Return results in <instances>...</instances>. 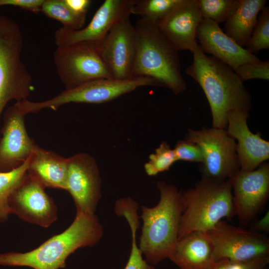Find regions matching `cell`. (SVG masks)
Returning <instances> with one entry per match:
<instances>
[{
	"mask_svg": "<svg viewBox=\"0 0 269 269\" xmlns=\"http://www.w3.org/2000/svg\"><path fill=\"white\" fill-rule=\"evenodd\" d=\"M71 11L78 17L86 20L88 8L92 2L90 0H63Z\"/></svg>",
	"mask_w": 269,
	"mask_h": 269,
	"instance_id": "836d02e7",
	"label": "cell"
},
{
	"mask_svg": "<svg viewBox=\"0 0 269 269\" xmlns=\"http://www.w3.org/2000/svg\"><path fill=\"white\" fill-rule=\"evenodd\" d=\"M156 185L160 192L158 203L153 207L141 206L142 226L138 245L145 261L153 266L168 259L178 241L183 211L181 192L163 181Z\"/></svg>",
	"mask_w": 269,
	"mask_h": 269,
	"instance_id": "277c9868",
	"label": "cell"
},
{
	"mask_svg": "<svg viewBox=\"0 0 269 269\" xmlns=\"http://www.w3.org/2000/svg\"><path fill=\"white\" fill-rule=\"evenodd\" d=\"M44 0H0V6L11 5L29 11L38 13L41 11Z\"/></svg>",
	"mask_w": 269,
	"mask_h": 269,
	"instance_id": "d6a6232c",
	"label": "cell"
},
{
	"mask_svg": "<svg viewBox=\"0 0 269 269\" xmlns=\"http://www.w3.org/2000/svg\"><path fill=\"white\" fill-rule=\"evenodd\" d=\"M236 215L242 227L247 226L266 204L269 195V164L252 171L240 170L230 180Z\"/></svg>",
	"mask_w": 269,
	"mask_h": 269,
	"instance_id": "8fae6325",
	"label": "cell"
},
{
	"mask_svg": "<svg viewBox=\"0 0 269 269\" xmlns=\"http://www.w3.org/2000/svg\"><path fill=\"white\" fill-rule=\"evenodd\" d=\"M269 264V256L247 262H236L227 259L217 261L213 269H265Z\"/></svg>",
	"mask_w": 269,
	"mask_h": 269,
	"instance_id": "4dcf8cb0",
	"label": "cell"
},
{
	"mask_svg": "<svg viewBox=\"0 0 269 269\" xmlns=\"http://www.w3.org/2000/svg\"><path fill=\"white\" fill-rule=\"evenodd\" d=\"M142 86L161 87L156 81L148 77L133 76L125 79L103 78L71 89L64 90L53 98L45 101L32 102L26 99L17 102L16 106L26 115L44 109L56 110L61 106L71 103L102 104Z\"/></svg>",
	"mask_w": 269,
	"mask_h": 269,
	"instance_id": "52a82bcc",
	"label": "cell"
},
{
	"mask_svg": "<svg viewBox=\"0 0 269 269\" xmlns=\"http://www.w3.org/2000/svg\"><path fill=\"white\" fill-rule=\"evenodd\" d=\"M183 211L178 240L194 232H205L236 215L229 180L216 181L202 177L193 187L181 192Z\"/></svg>",
	"mask_w": 269,
	"mask_h": 269,
	"instance_id": "5b68a950",
	"label": "cell"
},
{
	"mask_svg": "<svg viewBox=\"0 0 269 269\" xmlns=\"http://www.w3.org/2000/svg\"><path fill=\"white\" fill-rule=\"evenodd\" d=\"M254 228L256 232H269V211H268L265 215L259 220L255 224Z\"/></svg>",
	"mask_w": 269,
	"mask_h": 269,
	"instance_id": "e575fe53",
	"label": "cell"
},
{
	"mask_svg": "<svg viewBox=\"0 0 269 269\" xmlns=\"http://www.w3.org/2000/svg\"><path fill=\"white\" fill-rule=\"evenodd\" d=\"M177 160L190 162H203V154L196 143L186 140L178 141L173 149Z\"/></svg>",
	"mask_w": 269,
	"mask_h": 269,
	"instance_id": "f546056e",
	"label": "cell"
},
{
	"mask_svg": "<svg viewBox=\"0 0 269 269\" xmlns=\"http://www.w3.org/2000/svg\"><path fill=\"white\" fill-rule=\"evenodd\" d=\"M23 44L18 24L0 16V115L10 101L27 99L34 90L32 77L21 59Z\"/></svg>",
	"mask_w": 269,
	"mask_h": 269,
	"instance_id": "8992f818",
	"label": "cell"
},
{
	"mask_svg": "<svg viewBox=\"0 0 269 269\" xmlns=\"http://www.w3.org/2000/svg\"><path fill=\"white\" fill-rule=\"evenodd\" d=\"M202 19L197 0H180L158 26L169 43L177 51L196 49L197 29Z\"/></svg>",
	"mask_w": 269,
	"mask_h": 269,
	"instance_id": "e0dca14e",
	"label": "cell"
},
{
	"mask_svg": "<svg viewBox=\"0 0 269 269\" xmlns=\"http://www.w3.org/2000/svg\"><path fill=\"white\" fill-rule=\"evenodd\" d=\"M192 54L193 62L185 72L199 85L206 97L212 127L226 129L231 112L251 109L252 96L233 69L204 53L199 44Z\"/></svg>",
	"mask_w": 269,
	"mask_h": 269,
	"instance_id": "6da1fadb",
	"label": "cell"
},
{
	"mask_svg": "<svg viewBox=\"0 0 269 269\" xmlns=\"http://www.w3.org/2000/svg\"><path fill=\"white\" fill-rule=\"evenodd\" d=\"M177 159L174 150L166 141H162L155 152L149 156V160L144 164V170L148 176H155L168 170Z\"/></svg>",
	"mask_w": 269,
	"mask_h": 269,
	"instance_id": "83f0119b",
	"label": "cell"
},
{
	"mask_svg": "<svg viewBox=\"0 0 269 269\" xmlns=\"http://www.w3.org/2000/svg\"><path fill=\"white\" fill-rule=\"evenodd\" d=\"M134 26L136 51L132 76L152 78L175 95L184 92L187 86L178 51L162 34L157 22L140 18Z\"/></svg>",
	"mask_w": 269,
	"mask_h": 269,
	"instance_id": "3957f363",
	"label": "cell"
},
{
	"mask_svg": "<svg viewBox=\"0 0 269 269\" xmlns=\"http://www.w3.org/2000/svg\"><path fill=\"white\" fill-rule=\"evenodd\" d=\"M235 72L242 82L254 79L268 80L269 61L261 60L257 62L245 63L238 67Z\"/></svg>",
	"mask_w": 269,
	"mask_h": 269,
	"instance_id": "f1b7e54d",
	"label": "cell"
},
{
	"mask_svg": "<svg viewBox=\"0 0 269 269\" xmlns=\"http://www.w3.org/2000/svg\"><path fill=\"white\" fill-rule=\"evenodd\" d=\"M41 12L61 22L62 27L71 30L82 28L86 20L74 14L63 0H44Z\"/></svg>",
	"mask_w": 269,
	"mask_h": 269,
	"instance_id": "cb8c5ba5",
	"label": "cell"
},
{
	"mask_svg": "<svg viewBox=\"0 0 269 269\" xmlns=\"http://www.w3.org/2000/svg\"><path fill=\"white\" fill-rule=\"evenodd\" d=\"M180 0H135L131 14L155 22L163 18Z\"/></svg>",
	"mask_w": 269,
	"mask_h": 269,
	"instance_id": "d4e9b609",
	"label": "cell"
},
{
	"mask_svg": "<svg viewBox=\"0 0 269 269\" xmlns=\"http://www.w3.org/2000/svg\"><path fill=\"white\" fill-rule=\"evenodd\" d=\"M216 262L227 259L247 262L269 256V239L265 234L221 220L204 232Z\"/></svg>",
	"mask_w": 269,
	"mask_h": 269,
	"instance_id": "30bf717a",
	"label": "cell"
},
{
	"mask_svg": "<svg viewBox=\"0 0 269 269\" xmlns=\"http://www.w3.org/2000/svg\"><path fill=\"white\" fill-rule=\"evenodd\" d=\"M123 269H155L154 266L148 263L142 258V254L136 243V235L132 234V246L130 255Z\"/></svg>",
	"mask_w": 269,
	"mask_h": 269,
	"instance_id": "1f68e13d",
	"label": "cell"
},
{
	"mask_svg": "<svg viewBox=\"0 0 269 269\" xmlns=\"http://www.w3.org/2000/svg\"><path fill=\"white\" fill-rule=\"evenodd\" d=\"M185 140L197 144L202 150V177L223 181L230 180L240 170L236 141L228 134L226 129H189Z\"/></svg>",
	"mask_w": 269,
	"mask_h": 269,
	"instance_id": "9c48e42d",
	"label": "cell"
},
{
	"mask_svg": "<svg viewBox=\"0 0 269 269\" xmlns=\"http://www.w3.org/2000/svg\"><path fill=\"white\" fill-rule=\"evenodd\" d=\"M248 111L231 112L226 128L228 134L237 140L236 150L240 170L252 171L269 158V142L259 132L252 133L249 128Z\"/></svg>",
	"mask_w": 269,
	"mask_h": 269,
	"instance_id": "ac0fdd59",
	"label": "cell"
},
{
	"mask_svg": "<svg viewBox=\"0 0 269 269\" xmlns=\"http://www.w3.org/2000/svg\"><path fill=\"white\" fill-rule=\"evenodd\" d=\"M103 227L98 217L76 213L71 224L33 250L0 254V265L28 267L33 269H59L68 257L79 248L93 247L101 239Z\"/></svg>",
	"mask_w": 269,
	"mask_h": 269,
	"instance_id": "7a4b0ae2",
	"label": "cell"
},
{
	"mask_svg": "<svg viewBox=\"0 0 269 269\" xmlns=\"http://www.w3.org/2000/svg\"><path fill=\"white\" fill-rule=\"evenodd\" d=\"M202 18L218 24L225 22L234 13L239 0H197Z\"/></svg>",
	"mask_w": 269,
	"mask_h": 269,
	"instance_id": "484cf974",
	"label": "cell"
},
{
	"mask_svg": "<svg viewBox=\"0 0 269 269\" xmlns=\"http://www.w3.org/2000/svg\"><path fill=\"white\" fill-rule=\"evenodd\" d=\"M68 158L37 144L30 156L27 175L44 188L66 190Z\"/></svg>",
	"mask_w": 269,
	"mask_h": 269,
	"instance_id": "ffe728a7",
	"label": "cell"
},
{
	"mask_svg": "<svg viewBox=\"0 0 269 269\" xmlns=\"http://www.w3.org/2000/svg\"><path fill=\"white\" fill-rule=\"evenodd\" d=\"M100 46L88 42L57 46L54 62L65 90L97 79L112 78L101 57Z\"/></svg>",
	"mask_w": 269,
	"mask_h": 269,
	"instance_id": "ba28073f",
	"label": "cell"
},
{
	"mask_svg": "<svg viewBox=\"0 0 269 269\" xmlns=\"http://www.w3.org/2000/svg\"><path fill=\"white\" fill-rule=\"evenodd\" d=\"M24 116L15 104L4 114L0 138V172L19 167L33 151L36 144L27 132Z\"/></svg>",
	"mask_w": 269,
	"mask_h": 269,
	"instance_id": "2e32d148",
	"label": "cell"
},
{
	"mask_svg": "<svg viewBox=\"0 0 269 269\" xmlns=\"http://www.w3.org/2000/svg\"><path fill=\"white\" fill-rule=\"evenodd\" d=\"M246 49L254 54L269 48V6L261 11L251 37L246 43Z\"/></svg>",
	"mask_w": 269,
	"mask_h": 269,
	"instance_id": "4316f807",
	"label": "cell"
},
{
	"mask_svg": "<svg viewBox=\"0 0 269 269\" xmlns=\"http://www.w3.org/2000/svg\"><path fill=\"white\" fill-rule=\"evenodd\" d=\"M196 38L204 53L210 54L234 71L244 64L261 61L227 35L219 24L211 20L202 18L197 29Z\"/></svg>",
	"mask_w": 269,
	"mask_h": 269,
	"instance_id": "d6986e66",
	"label": "cell"
},
{
	"mask_svg": "<svg viewBox=\"0 0 269 269\" xmlns=\"http://www.w3.org/2000/svg\"><path fill=\"white\" fill-rule=\"evenodd\" d=\"M30 156L19 167L0 172V223L5 221L11 214L8 199L27 174Z\"/></svg>",
	"mask_w": 269,
	"mask_h": 269,
	"instance_id": "603a6c76",
	"label": "cell"
},
{
	"mask_svg": "<svg viewBox=\"0 0 269 269\" xmlns=\"http://www.w3.org/2000/svg\"><path fill=\"white\" fill-rule=\"evenodd\" d=\"M266 0H239L234 13L225 22V33L243 47L256 25L259 12L266 6Z\"/></svg>",
	"mask_w": 269,
	"mask_h": 269,
	"instance_id": "7402d4cb",
	"label": "cell"
},
{
	"mask_svg": "<svg viewBox=\"0 0 269 269\" xmlns=\"http://www.w3.org/2000/svg\"><path fill=\"white\" fill-rule=\"evenodd\" d=\"M44 189L27 174L9 198L11 214L29 223L49 227L57 219V208Z\"/></svg>",
	"mask_w": 269,
	"mask_h": 269,
	"instance_id": "5bb4252c",
	"label": "cell"
},
{
	"mask_svg": "<svg viewBox=\"0 0 269 269\" xmlns=\"http://www.w3.org/2000/svg\"><path fill=\"white\" fill-rule=\"evenodd\" d=\"M135 51V31L129 17L117 22L100 46L103 61L112 78L118 79L133 77Z\"/></svg>",
	"mask_w": 269,
	"mask_h": 269,
	"instance_id": "9a60e30c",
	"label": "cell"
},
{
	"mask_svg": "<svg viewBox=\"0 0 269 269\" xmlns=\"http://www.w3.org/2000/svg\"><path fill=\"white\" fill-rule=\"evenodd\" d=\"M168 259L180 269H213L216 262L203 232H194L178 240Z\"/></svg>",
	"mask_w": 269,
	"mask_h": 269,
	"instance_id": "44dd1931",
	"label": "cell"
},
{
	"mask_svg": "<svg viewBox=\"0 0 269 269\" xmlns=\"http://www.w3.org/2000/svg\"><path fill=\"white\" fill-rule=\"evenodd\" d=\"M101 179L95 159L86 153L68 158L66 191L71 195L76 213L94 215L101 198Z\"/></svg>",
	"mask_w": 269,
	"mask_h": 269,
	"instance_id": "7c38bea8",
	"label": "cell"
},
{
	"mask_svg": "<svg viewBox=\"0 0 269 269\" xmlns=\"http://www.w3.org/2000/svg\"><path fill=\"white\" fill-rule=\"evenodd\" d=\"M135 0H106L97 9L91 21L79 30L63 27L54 34L56 46L88 42L101 45L112 29L119 21L130 17Z\"/></svg>",
	"mask_w": 269,
	"mask_h": 269,
	"instance_id": "4fadbf2b",
	"label": "cell"
}]
</instances>
